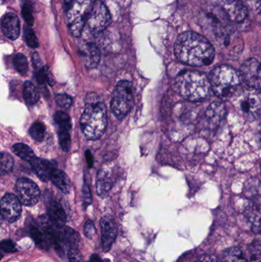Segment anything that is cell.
I'll use <instances>...</instances> for the list:
<instances>
[{
	"label": "cell",
	"instance_id": "6da1fadb",
	"mask_svg": "<svg viewBox=\"0 0 261 262\" xmlns=\"http://www.w3.org/2000/svg\"><path fill=\"white\" fill-rule=\"evenodd\" d=\"M175 53L180 62L200 67L213 62L215 49L203 36L193 32H186L178 37Z\"/></svg>",
	"mask_w": 261,
	"mask_h": 262
},
{
	"label": "cell",
	"instance_id": "7a4b0ae2",
	"mask_svg": "<svg viewBox=\"0 0 261 262\" xmlns=\"http://www.w3.org/2000/svg\"><path fill=\"white\" fill-rule=\"evenodd\" d=\"M108 125V113L105 105L100 102L96 94H87L86 107L80 118V127L86 138L98 139L104 134Z\"/></svg>",
	"mask_w": 261,
	"mask_h": 262
},
{
	"label": "cell",
	"instance_id": "3957f363",
	"mask_svg": "<svg viewBox=\"0 0 261 262\" xmlns=\"http://www.w3.org/2000/svg\"><path fill=\"white\" fill-rule=\"evenodd\" d=\"M174 88L185 99L190 101H201L209 94L210 81L202 72L184 71L176 77Z\"/></svg>",
	"mask_w": 261,
	"mask_h": 262
},
{
	"label": "cell",
	"instance_id": "277c9868",
	"mask_svg": "<svg viewBox=\"0 0 261 262\" xmlns=\"http://www.w3.org/2000/svg\"><path fill=\"white\" fill-rule=\"evenodd\" d=\"M209 81L214 93L224 98L235 91L241 84L242 77L239 71L227 65H221L212 71Z\"/></svg>",
	"mask_w": 261,
	"mask_h": 262
},
{
	"label": "cell",
	"instance_id": "5b68a950",
	"mask_svg": "<svg viewBox=\"0 0 261 262\" xmlns=\"http://www.w3.org/2000/svg\"><path fill=\"white\" fill-rule=\"evenodd\" d=\"M236 110L244 118L256 120L261 114V99L259 90L248 88L240 91L233 98Z\"/></svg>",
	"mask_w": 261,
	"mask_h": 262
},
{
	"label": "cell",
	"instance_id": "8992f818",
	"mask_svg": "<svg viewBox=\"0 0 261 262\" xmlns=\"http://www.w3.org/2000/svg\"><path fill=\"white\" fill-rule=\"evenodd\" d=\"M97 0H73L70 4L67 18L71 33L75 37L81 35L90 13Z\"/></svg>",
	"mask_w": 261,
	"mask_h": 262
},
{
	"label": "cell",
	"instance_id": "52a82bcc",
	"mask_svg": "<svg viewBox=\"0 0 261 262\" xmlns=\"http://www.w3.org/2000/svg\"><path fill=\"white\" fill-rule=\"evenodd\" d=\"M133 105V87L128 81L118 83L113 91L111 110L117 118L122 119L131 110Z\"/></svg>",
	"mask_w": 261,
	"mask_h": 262
},
{
	"label": "cell",
	"instance_id": "ba28073f",
	"mask_svg": "<svg viewBox=\"0 0 261 262\" xmlns=\"http://www.w3.org/2000/svg\"><path fill=\"white\" fill-rule=\"evenodd\" d=\"M111 16L106 5L101 1H96L87 20L89 30L94 34H98L108 27Z\"/></svg>",
	"mask_w": 261,
	"mask_h": 262
},
{
	"label": "cell",
	"instance_id": "9c48e42d",
	"mask_svg": "<svg viewBox=\"0 0 261 262\" xmlns=\"http://www.w3.org/2000/svg\"><path fill=\"white\" fill-rule=\"evenodd\" d=\"M16 197L21 204L33 206L39 201L41 192L34 182L26 178H21L16 184Z\"/></svg>",
	"mask_w": 261,
	"mask_h": 262
},
{
	"label": "cell",
	"instance_id": "30bf717a",
	"mask_svg": "<svg viewBox=\"0 0 261 262\" xmlns=\"http://www.w3.org/2000/svg\"><path fill=\"white\" fill-rule=\"evenodd\" d=\"M242 80L251 88L259 90L261 88V65L255 58H251L243 63L240 69Z\"/></svg>",
	"mask_w": 261,
	"mask_h": 262
},
{
	"label": "cell",
	"instance_id": "8fae6325",
	"mask_svg": "<svg viewBox=\"0 0 261 262\" xmlns=\"http://www.w3.org/2000/svg\"><path fill=\"white\" fill-rule=\"evenodd\" d=\"M22 213V204L13 194H5L0 201V213L9 223L18 220Z\"/></svg>",
	"mask_w": 261,
	"mask_h": 262
},
{
	"label": "cell",
	"instance_id": "7c38bea8",
	"mask_svg": "<svg viewBox=\"0 0 261 262\" xmlns=\"http://www.w3.org/2000/svg\"><path fill=\"white\" fill-rule=\"evenodd\" d=\"M101 245L103 250L108 252L111 249L113 242L116 239L117 235V225L113 217L106 216L103 217L101 220Z\"/></svg>",
	"mask_w": 261,
	"mask_h": 262
},
{
	"label": "cell",
	"instance_id": "4fadbf2b",
	"mask_svg": "<svg viewBox=\"0 0 261 262\" xmlns=\"http://www.w3.org/2000/svg\"><path fill=\"white\" fill-rule=\"evenodd\" d=\"M222 9L229 19L235 23H241L248 16V9L241 0H219Z\"/></svg>",
	"mask_w": 261,
	"mask_h": 262
},
{
	"label": "cell",
	"instance_id": "5bb4252c",
	"mask_svg": "<svg viewBox=\"0 0 261 262\" xmlns=\"http://www.w3.org/2000/svg\"><path fill=\"white\" fill-rule=\"evenodd\" d=\"M2 33L5 37L10 40H16L20 34V23L19 19L16 14H5L2 19L1 23Z\"/></svg>",
	"mask_w": 261,
	"mask_h": 262
},
{
	"label": "cell",
	"instance_id": "9a60e30c",
	"mask_svg": "<svg viewBox=\"0 0 261 262\" xmlns=\"http://www.w3.org/2000/svg\"><path fill=\"white\" fill-rule=\"evenodd\" d=\"M30 163L35 173L41 181L48 182L51 180L52 173L55 170L51 162L46 159L36 157L30 162Z\"/></svg>",
	"mask_w": 261,
	"mask_h": 262
},
{
	"label": "cell",
	"instance_id": "2e32d148",
	"mask_svg": "<svg viewBox=\"0 0 261 262\" xmlns=\"http://www.w3.org/2000/svg\"><path fill=\"white\" fill-rule=\"evenodd\" d=\"M48 220L54 226L62 228L66 223V214L60 204L51 201L48 205Z\"/></svg>",
	"mask_w": 261,
	"mask_h": 262
},
{
	"label": "cell",
	"instance_id": "e0dca14e",
	"mask_svg": "<svg viewBox=\"0 0 261 262\" xmlns=\"http://www.w3.org/2000/svg\"><path fill=\"white\" fill-rule=\"evenodd\" d=\"M83 56L86 66L90 69L96 67L99 63V49L92 43H88L83 48Z\"/></svg>",
	"mask_w": 261,
	"mask_h": 262
},
{
	"label": "cell",
	"instance_id": "ac0fdd59",
	"mask_svg": "<svg viewBox=\"0 0 261 262\" xmlns=\"http://www.w3.org/2000/svg\"><path fill=\"white\" fill-rule=\"evenodd\" d=\"M224 115H225V108L223 104L220 102L212 104L206 112L207 120L212 125L219 124L221 120L224 118Z\"/></svg>",
	"mask_w": 261,
	"mask_h": 262
},
{
	"label": "cell",
	"instance_id": "d6986e66",
	"mask_svg": "<svg viewBox=\"0 0 261 262\" xmlns=\"http://www.w3.org/2000/svg\"><path fill=\"white\" fill-rule=\"evenodd\" d=\"M62 239L64 247L69 249H77L80 242L78 233L69 227L62 228Z\"/></svg>",
	"mask_w": 261,
	"mask_h": 262
},
{
	"label": "cell",
	"instance_id": "ffe728a7",
	"mask_svg": "<svg viewBox=\"0 0 261 262\" xmlns=\"http://www.w3.org/2000/svg\"><path fill=\"white\" fill-rule=\"evenodd\" d=\"M51 180L54 185L56 186L64 193L69 194L70 192L72 184L69 177L65 174V172L59 170H54Z\"/></svg>",
	"mask_w": 261,
	"mask_h": 262
},
{
	"label": "cell",
	"instance_id": "44dd1931",
	"mask_svg": "<svg viewBox=\"0 0 261 262\" xmlns=\"http://www.w3.org/2000/svg\"><path fill=\"white\" fill-rule=\"evenodd\" d=\"M112 181L108 177V174L105 172L101 170L98 173V182H97V192L101 197H104L112 188Z\"/></svg>",
	"mask_w": 261,
	"mask_h": 262
},
{
	"label": "cell",
	"instance_id": "7402d4cb",
	"mask_svg": "<svg viewBox=\"0 0 261 262\" xmlns=\"http://www.w3.org/2000/svg\"><path fill=\"white\" fill-rule=\"evenodd\" d=\"M12 152L25 161L30 162L36 158L34 151L24 144H16L12 148Z\"/></svg>",
	"mask_w": 261,
	"mask_h": 262
},
{
	"label": "cell",
	"instance_id": "603a6c76",
	"mask_svg": "<svg viewBox=\"0 0 261 262\" xmlns=\"http://www.w3.org/2000/svg\"><path fill=\"white\" fill-rule=\"evenodd\" d=\"M23 96L28 105H33L39 100V93L36 86L30 82L26 81L23 86Z\"/></svg>",
	"mask_w": 261,
	"mask_h": 262
},
{
	"label": "cell",
	"instance_id": "cb8c5ba5",
	"mask_svg": "<svg viewBox=\"0 0 261 262\" xmlns=\"http://www.w3.org/2000/svg\"><path fill=\"white\" fill-rule=\"evenodd\" d=\"M221 262H248L244 254L238 248H230L224 251L222 256Z\"/></svg>",
	"mask_w": 261,
	"mask_h": 262
},
{
	"label": "cell",
	"instance_id": "d4e9b609",
	"mask_svg": "<svg viewBox=\"0 0 261 262\" xmlns=\"http://www.w3.org/2000/svg\"><path fill=\"white\" fill-rule=\"evenodd\" d=\"M30 233L36 245H38L41 249H48L50 242L42 229L41 230L37 227L33 226L30 229Z\"/></svg>",
	"mask_w": 261,
	"mask_h": 262
},
{
	"label": "cell",
	"instance_id": "484cf974",
	"mask_svg": "<svg viewBox=\"0 0 261 262\" xmlns=\"http://www.w3.org/2000/svg\"><path fill=\"white\" fill-rule=\"evenodd\" d=\"M14 159L9 153L0 152V175H5L12 172Z\"/></svg>",
	"mask_w": 261,
	"mask_h": 262
},
{
	"label": "cell",
	"instance_id": "4316f807",
	"mask_svg": "<svg viewBox=\"0 0 261 262\" xmlns=\"http://www.w3.org/2000/svg\"><path fill=\"white\" fill-rule=\"evenodd\" d=\"M13 65L19 74L24 75L27 73L29 65L26 57L22 54H16L13 58Z\"/></svg>",
	"mask_w": 261,
	"mask_h": 262
},
{
	"label": "cell",
	"instance_id": "83f0119b",
	"mask_svg": "<svg viewBox=\"0 0 261 262\" xmlns=\"http://www.w3.org/2000/svg\"><path fill=\"white\" fill-rule=\"evenodd\" d=\"M29 134L35 141L41 142L45 134V127L44 124L40 122H36L33 123L29 129Z\"/></svg>",
	"mask_w": 261,
	"mask_h": 262
},
{
	"label": "cell",
	"instance_id": "f1b7e54d",
	"mask_svg": "<svg viewBox=\"0 0 261 262\" xmlns=\"http://www.w3.org/2000/svg\"><path fill=\"white\" fill-rule=\"evenodd\" d=\"M55 123L58 125L59 129H65V130H71V119L68 113L65 112H57L54 116Z\"/></svg>",
	"mask_w": 261,
	"mask_h": 262
},
{
	"label": "cell",
	"instance_id": "f546056e",
	"mask_svg": "<svg viewBox=\"0 0 261 262\" xmlns=\"http://www.w3.org/2000/svg\"><path fill=\"white\" fill-rule=\"evenodd\" d=\"M70 130H65V129H59L58 131V137H59V143H60L61 148L64 151L68 152L71 148V136Z\"/></svg>",
	"mask_w": 261,
	"mask_h": 262
},
{
	"label": "cell",
	"instance_id": "4dcf8cb0",
	"mask_svg": "<svg viewBox=\"0 0 261 262\" xmlns=\"http://www.w3.org/2000/svg\"><path fill=\"white\" fill-rule=\"evenodd\" d=\"M37 79L40 83L47 82L51 86L55 84L53 75L47 67H42L38 70Z\"/></svg>",
	"mask_w": 261,
	"mask_h": 262
},
{
	"label": "cell",
	"instance_id": "1f68e13d",
	"mask_svg": "<svg viewBox=\"0 0 261 262\" xmlns=\"http://www.w3.org/2000/svg\"><path fill=\"white\" fill-rule=\"evenodd\" d=\"M25 38H26V44L28 46L32 48H36L38 47V38H36V34L32 28L27 26L25 28Z\"/></svg>",
	"mask_w": 261,
	"mask_h": 262
},
{
	"label": "cell",
	"instance_id": "d6a6232c",
	"mask_svg": "<svg viewBox=\"0 0 261 262\" xmlns=\"http://www.w3.org/2000/svg\"><path fill=\"white\" fill-rule=\"evenodd\" d=\"M249 262H261V244L255 242L250 247Z\"/></svg>",
	"mask_w": 261,
	"mask_h": 262
},
{
	"label": "cell",
	"instance_id": "836d02e7",
	"mask_svg": "<svg viewBox=\"0 0 261 262\" xmlns=\"http://www.w3.org/2000/svg\"><path fill=\"white\" fill-rule=\"evenodd\" d=\"M57 105L62 109H69L72 104V97L66 94H60L57 95L55 98Z\"/></svg>",
	"mask_w": 261,
	"mask_h": 262
},
{
	"label": "cell",
	"instance_id": "e575fe53",
	"mask_svg": "<svg viewBox=\"0 0 261 262\" xmlns=\"http://www.w3.org/2000/svg\"><path fill=\"white\" fill-rule=\"evenodd\" d=\"M251 216H250V220L252 223L253 229L255 232L259 233L261 231V227H260V211L259 209L256 210H253L251 213Z\"/></svg>",
	"mask_w": 261,
	"mask_h": 262
},
{
	"label": "cell",
	"instance_id": "d590c367",
	"mask_svg": "<svg viewBox=\"0 0 261 262\" xmlns=\"http://www.w3.org/2000/svg\"><path fill=\"white\" fill-rule=\"evenodd\" d=\"M84 234H85L86 237L91 239L94 238V235H96V228L94 225V223L91 220H88L87 223L84 225Z\"/></svg>",
	"mask_w": 261,
	"mask_h": 262
},
{
	"label": "cell",
	"instance_id": "8d00e7d4",
	"mask_svg": "<svg viewBox=\"0 0 261 262\" xmlns=\"http://www.w3.org/2000/svg\"><path fill=\"white\" fill-rule=\"evenodd\" d=\"M69 259L70 262H84L78 249H69Z\"/></svg>",
	"mask_w": 261,
	"mask_h": 262
},
{
	"label": "cell",
	"instance_id": "74e56055",
	"mask_svg": "<svg viewBox=\"0 0 261 262\" xmlns=\"http://www.w3.org/2000/svg\"><path fill=\"white\" fill-rule=\"evenodd\" d=\"M0 249L6 252H16V245L10 240H5L0 243Z\"/></svg>",
	"mask_w": 261,
	"mask_h": 262
},
{
	"label": "cell",
	"instance_id": "f35d334b",
	"mask_svg": "<svg viewBox=\"0 0 261 262\" xmlns=\"http://www.w3.org/2000/svg\"><path fill=\"white\" fill-rule=\"evenodd\" d=\"M22 16L29 26H33V23H34L33 14H32L31 9H29V7L26 6V5H25L22 9Z\"/></svg>",
	"mask_w": 261,
	"mask_h": 262
},
{
	"label": "cell",
	"instance_id": "ab89813d",
	"mask_svg": "<svg viewBox=\"0 0 261 262\" xmlns=\"http://www.w3.org/2000/svg\"><path fill=\"white\" fill-rule=\"evenodd\" d=\"M83 195H84V204L86 206H88L89 204L91 202V195L88 187L86 184L83 188Z\"/></svg>",
	"mask_w": 261,
	"mask_h": 262
},
{
	"label": "cell",
	"instance_id": "60d3db41",
	"mask_svg": "<svg viewBox=\"0 0 261 262\" xmlns=\"http://www.w3.org/2000/svg\"><path fill=\"white\" fill-rule=\"evenodd\" d=\"M197 262H219V261L215 256H201Z\"/></svg>",
	"mask_w": 261,
	"mask_h": 262
},
{
	"label": "cell",
	"instance_id": "b9f144b4",
	"mask_svg": "<svg viewBox=\"0 0 261 262\" xmlns=\"http://www.w3.org/2000/svg\"><path fill=\"white\" fill-rule=\"evenodd\" d=\"M33 65H34L35 68H36V69L39 70L40 69L42 68V66H41L42 65H41V59H40L39 55H38V54L35 53L34 55H33Z\"/></svg>",
	"mask_w": 261,
	"mask_h": 262
},
{
	"label": "cell",
	"instance_id": "7bdbcfd3",
	"mask_svg": "<svg viewBox=\"0 0 261 262\" xmlns=\"http://www.w3.org/2000/svg\"><path fill=\"white\" fill-rule=\"evenodd\" d=\"M86 159H87V163L88 164L89 167H91L94 163V159H93L92 154H91V151L86 150L85 152Z\"/></svg>",
	"mask_w": 261,
	"mask_h": 262
},
{
	"label": "cell",
	"instance_id": "ee69618b",
	"mask_svg": "<svg viewBox=\"0 0 261 262\" xmlns=\"http://www.w3.org/2000/svg\"><path fill=\"white\" fill-rule=\"evenodd\" d=\"M89 262H102V261L100 259L99 256H97V255H94V256H91Z\"/></svg>",
	"mask_w": 261,
	"mask_h": 262
},
{
	"label": "cell",
	"instance_id": "f6af8a7d",
	"mask_svg": "<svg viewBox=\"0 0 261 262\" xmlns=\"http://www.w3.org/2000/svg\"><path fill=\"white\" fill-rule=\"evenodd\" d=\"M64 1H65V3L69 4V5H70L73 0H64Z\"/></svg>",
	"mask_w": 261,
	"mask_h": 262
},
{
	"label": "cell",
	"instance_id": "bcb514c9",
	"mask_svg": "<svg viewBox=\"0 0 261 262\" xmlns=\"http://www.w3.org/2000/svg\"><path fill=\"white\" fill-rule=\"evenodd\" d=\"M2 216H1V213H0V225H1V223H2Z\"/></svg>",
	"mask_w": 261,
	"mask_h": 262
},
{
	"label": "cell",
	"instance_id": "7dc6e473",
	"mask_svg": "<svg viewBox=\"0 0 261 262\" xmlns=\"http://www.w3.org/2000/svg\"><path fill=\"white\" fill-rule=\"evenodd\" d=\"M2 254L0 253V260H1V259H2Z\"/></svg>",
	"mask_w": 261,
	"mask_h": 262
}]
</instances>
